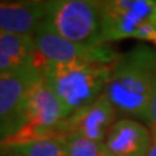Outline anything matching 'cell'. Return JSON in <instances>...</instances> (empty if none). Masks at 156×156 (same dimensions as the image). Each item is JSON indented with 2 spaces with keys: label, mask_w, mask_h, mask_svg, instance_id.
I'll return each instance as SVG.
<instances>
[{
  "label": "cell",
  "mask_w": 156,
  "mask_h": 156,
  "mask_svg": "<svg viewBox=\"0 0 156 156\" xmlns=\"http://www.w3.org/2000/svg\"><path fill=\"white\" fill-rule=\"evenodd\" d=\"M155 83L156 51L147 44H136L120 53L112 65L104 96L117 115L147 121Z\"/></svg>",
  "instance_id": "cell-1"
},
{
  "label": "cell",
  "mask_w": 156,
  "mask_h": 156,
  "mask_svg": "<svg viewBox=\"0 0 156 156\" xmlns=\"http://www.w3.org/2000/svg\"><path fill=\"white\" fill-rule=\"evenodd\" d=\"M112 65L69 62L46 64L41 74L51 85L68 115L92 104L104 94Z\"/></svg>",
  "instance_id": "cell-2"
},
{
  "label": "cell",
  "mask_w": 156,
  "mask_h": 156,
  "mask_svg": "<svg viewBox=\"0 0 156 156\" xmlns=\"http://www.w3.org/2000/svg\"><path fill=\"white\" fill-rule=\"evenodd\" d=\"M46 25L66 41L85 46L103 42V21L99 2L53 0L47 2Z\"/></svg>",
  "instance_id": "cell-3"
},
{
  "label": "cell",
  "mask_w": 156,
  "mask_h": 156,
  "mask_svg": "<svg viewBox=\"0 0 156 156\" xmlns=\"http://www.w3.org/2000/svg\"><path fill=\"white\" fill-rule=\"evenodd\" d=\"M37 58L35 68L46 64H69V62H87V64L113 65L120 53L111 44L85 46L66 41L53 33L46 23L34 34Z\"/></svg>",
  "instance_id": "cell-4"
},
{
  "label": "cell",
  "mask_w": 156,
  "mask_h": 156,
  "mask_svg": "<svg viewBox=\"0 0 156 156\" xmlns=\"http://www.w3.org/2000/svg\"><path fill=\"white\" fill-rule=\"evenodd\" d=\"M103 21V42L133 38L140 27L156 25L155 0H105L99 2Z\"/></svg>",
  "instance_id": "cell-5"
},
{
  "label": "cell",
  "mask_w": 156,
  "mask_h": 156,
  "mask_svg": "<svg viewBox=\"0 0 156 156\" xmlns=\"http://www.w3.org/2000/svg\"><path fill=\"white\" fill-rule=\"evenodd\" d=\"M42 77L27 69L0 77V140H7L26 122V103L31 86Z\"/></svg>",
  "instance_id": "cell-6"
},
{
  "label": "cell",
  "mask_w": 156,
  "mask_h": 156,
  "mask_svg": "<svg viewBox=\"0 0 156 156\" xmlns=\"http://www.w3.org/2000/svg\"><path fill=\"white\" fill-rule=\"evenodd\" d=\"M116 109L103 94L92 104L70 115L66 119V124L70 134H80L92 142L104 143L116 122Z\"/></svg>",
  "instance_id": "cell-7"
},
{
  "label": "cell",
  "mask_w": 156,
  "mask_h": 156,
  "mask_svg": "<svg viewBox=\"0 0 156 156\" xmlns=\"http://www.w3.org/2000/svg\"><path fill=\"white\" fill-rule=\"evenodd\" d=\"M152 135L140 121L120 119L111 128L104 140L105 152L112 156H147Z\"/></svg>",
  "instance_id": "cell-8"
},
{
  "label": "cell",
  "mask_w": 156,
  "mask_h": 156,
  "mask_svg": "<svg viewBox=\"0 0 156 156\" xmlns=\"http://www.w3.org/2000/svg\"><path fill=\"white\" fill-rule=\"evenodd\" d=\"M47 16V2H0V31L34 37Z\"/></svg>",
  "instance_id": "cell-9"
},
{
  "label": "cell",
  "mask_w": 156,
  "mask_h": 156,
  "mask_svg": "<svg viewBox=\"0 0 156 156\" xmlns=\"http://www.w3.org/2000/svg\"><path fill=\"white\" fill-rule=\"evenodd\" d=\"M35 58L37 51L33 37L0 31V77L34 69Z\"/></svg>",
  "instance_id": "cell-10"
},
{
  "label": "cell",
  "mask_w": 156,
  "mask_h": 156,
  "mask_svg": "<svg viewBox=\"0 0 156 156\" xmlns=\"http://www.w3.org/2000/svg\"><path fill=\"white\" fill-rule=\"evenodd\" d=\"M0 156H68L66 138H51L22 143H3Z\"/></svg>",
  "instance_id": "cell-11"
},
{
  "label": "cell",
  "mask_w": 156,
  "mask_h": 156,
  "mask_svg": "<svg viewBox=\"0 0 156 156\" xmlns=\"http://www.w3.org/2000/svg\"><path fill=\"white\" fill-rule=\"evenodd\" d=\"M68 156H103L104 143H98L80 134H70L66 138Z\"/></svg>",
  "instance_id": "cell-12"
},
{
  "label": "cell",
  "mask_w": 156,
  "mask_h": 156,
  "mask_svg": "<svg viewBox=\"0 0 156 156\" xmlns=\"http://www.w3.org/2000/svg\"><path fill=\"white\" fill-rule=\"evenodd\" d=\"M147 122L150 124L151 129H156V83H155V89L151 96V101H150V107H148V119Z\"/></svg>",
  "instance_id": "cell-13"
},
{
  "label": "cell",
  "mask_w": 156,
  "mask_h": 156,
  "mask_svg": "<svg viewBox=\"0 0 156 156\" xmlns=\"http://www.w3.org/2000/svg\"><path fill=\"white\" fill-rule=\"evenodd\" d=\"M151 135H152V142L147 156H156V129H151Z\"/></svg>",
  "instance_id": "cell-14"
},
{
  "label": "cell",
  "mask_w": 156,
  "mask_h": 156,
  "mask_svg": "<svg viewBox=\"0 0 156 156\" xmlns=\"http://www.w3.org/2000/svg\"><path fill=\"white\" fill-rule=\"evenodd\" d=\"M2 148H3V142L0 140V152H2Z\"/></svg>",
  "instance_id": "cell-15"
},
{
  "label": "cell",
  "mask_w": 156,
  "mask_h": 156,
  "mask_svg": "<svg viewBox=\"0 0 156 156\" xmlns=\"http://www.w3.org/2000/svg\"><path fill=\"white\" fill-rule=\"evenodd\" d=\"M103 156H112V155H109L108 152H104V155H103Z\"/></svg>",
  "instance_id": "cell-16"
}]
</instances>
